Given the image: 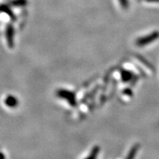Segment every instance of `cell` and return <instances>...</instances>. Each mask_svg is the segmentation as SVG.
I'll use <instances>...</instances> for the list:
<instances>
[{"instance_id": "obj_1", "label": "cell", "mask_w": 159, "mask_h": 159, "mask_svg": "<svg viewBox=\"0 0 159 159\" xmlns=\"http://www.w3.org/2000/svg\"><path fill=\"white\" fill-rule=\"evenodd\" d=\"M159 38L158 32H153L150 34L146 35V36H143L139 38L136 41V45L137 47H145V46L150 44L154 41H156Z\"/></svg>"}, {"instance_id": "obj_4", "label": "cell", "mask_w": 159, "mask_h": 159, "mask_svg": "<svg viewBox=\"0 0 159 159\" xmlns=\"http://www.w3.org/2000/svg\"><path fill=\"white\" fill-rule=\"evenodd\" d=\"M6 37H7V43L10 48H13V38H14V28L13 25H8L6 30Z\"/></svg>"}, {"instance_id": "obj_7", "label": "cell", "mask_w": 159, "mask_h": 159, "mask_svg": "<svg viewBox=\"0 0 159 159\" xmlns=\"http://www.w3.org/2000/svg\"><path fill=\"white\" fill-rule=\"evenodd\" d=\"M99 147H95V148H93L92 151L91 152V155L88 157V158H95L98 155L99 152Z\"/></svg>"}, {"instance_id": "obj_5", "label": "cell", "mask_w": 159, "mask_h": 159, "mask_svg": "<svg viewBox=\"0 0 159 159\" xmlns=\"http://www.w3.org/2000/svg\"><path fill=\"white\" fill-rule=\"evenodd\" d=\"M5 104L10 108H14L17 105L18 101L13 96H9L5 99Z\"/></svg>"}, {"instance_id": "obj_2", "label": "cell", "mask_w": 159, "mask_h": 159, "mask_svg": "<svg viewBox=\"0 0 159 159\" xmlns=\"http://www.w3.org/2000/svg\"><path fill=\"white\" fill-rule=\"evenodd\" d=\"M132 60L136 63V64H142L139 65V66L142 67L143 71H144V72H146L148 75H152V73L154 72V69H152V67L151 66L150 64H149L148 62L145 61L144 58H142V57L134 55V56H133Z\"/></svg>"}, {"instance_id": "obj_8", "label": "cell", "mask_w": 159, "mask_h": 159, "mask_svg": "<svg viewBox=\"0 0 159 159\" xmlns=\"http://www.w3.org/2000/svg\"><path fill=\"white\" fill-rule=\"evenodd\" d=\"M13 4L16 6H18V5H25L26 4V0H16V1L13 2Z\"/></svg>"}, {"instance_id": "obj_6", "label": "cell", "mask_w": 159, "mask_h": 159, "mask_svg": "<svg viewBox=\"0 0 159 159\" xmlns=\"http://www.w3.org/2000/svg\"><path fill=\"white\" fill-rule=\"evenodd\" d=\"M139 149V145H138V144H136V145H134V147H132V148H131L130 152H129L128 156H127V158H134L135 156H136L137 153V152H138Z\"/></svg>"}, {"instance_id": "obj_3", "label": "cell", "mask_w": 159, "mask_h": 159, "mask_svg": "<svg viewBox=\"0 0 159 159\" xmlns=\"http://www.w3.org/2000/svg\"><path fill=\"white\" fill-rule=\"evenodd\" d=\"M57 94V96L61 97V98L66 99L67 102L72 106L76 105V97H75V94L71 91L66 90H59Z\"/></svg>"}]
</instances>
